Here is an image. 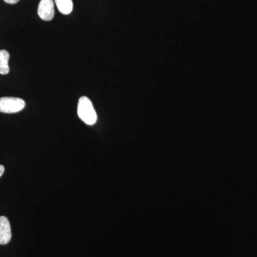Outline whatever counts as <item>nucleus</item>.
I'll use <instances>...</instances> for the list:
<instances>
[{
  "mask_svg": "<svg viewBox=\"0 0 257 257\" xmlns=\"http://www.w3.org/2000/svg\"><path fill=\"white\" fill-rule=\"evenodd\" d=\"M77 113L79 117L85 124L93 125L96 122L97 115L95 109L93 106L92 101L87 96H82L79 99Z\"/></svg>",
  "mask_w": 257,
  "mask_h": 257,
  "instance_id": "f257e3e1",
  "label": "nucleus"
},
{
  "mask_svg": "<svg viewBox=\"0 0 257 257\" xmlns=\"http://www.w3.org/2000/svg\"><path fill=\"white\" fill-rule=\"evenodd\" d=\"M25 106V101L17 97L0 98V112L12 114L23 110Z\"/></svg>",
  "mask_w": 257,
  "mask_h": 257,
  "instance_id": "f03ea898",
  "label": "nucleus"
},
{
  "mask_svg": "<svg viewBox=\"0 0 257 257\" xmlns=\"http://www.w3.org/2000/svg\"><path fill=\"white\" fill-rule=\"evenodd\" d=\"M39 17L45 21H51L55 16L53 0H41L37 10Z\"/></svg>",
  "mask_w": 257,
  "mask_h": 257,
  "instance_id": "7ed1b4c3",
  "label": "nucleus"
},
{
  "mask_svg": "<svg viewBox=\"0 0 257 257\" xmlns=\"http://www.w3.org/2000/svg\"><path fill=\"white\" fill-rule=\"evenodd\" d=\"M11 238V226L9 220L6 216H0V244H7L10 242Z\"/></svg>",
  "mask_w": 257,
  "mask_h": 257,
  "instance_id": "20e7f679",
  "label": "nucleus"
},
{
  "mask_svg": "<svg viewBox=\"0 0 257 257\" xmlns=\"http://www.w3.org/2000/svg\"><path fill=\"white\" fill-rule=\"evenodd\" d=\"M10 53L5 50H0V74H8L10 72Z\"/></svg>",
  "mask_w": 257,
  "mask_h": 257,
  "instance_id": "39448f33",
  "label": "nucleus"
},
{
  "mask_svg": "<svg viewBox=\"0 0 257 257\" xmlns=\"http://www.w3.org/2000/svg\"><path fill=\"white\" fill-rule=\"evenodd\" d=\"M59 11L63 15L70 14L73 10L72 0H55Z\"/></svg>",
  "mask_w": 257,
  "mask_h": 257,
  "instance_id": "423d86ee",
  "label": "nucleus"
},
{
  "mask_svg": "<svg viewBox=\"0 0 257 257\" xmlns=\"http://www.w3.org/2000/svg\"><path fill=\"white\" fill-rule=\"evenodd\" d=\"M4 1L8 4L15 5L17 4L20 0H4Z\"/></svg>",
  "mask_w": 257,
  "mask_h": 257,
  "instance_id": "0eeeda50",
  "label": "nucleus"
},
{
  "mask_svg": "<svg viewBox=\"0 0 257 257\" xmlns=\"http://www.w3.org/2000/svg\"><path fill=\"white\" fill-rule=\"evenodd\" d=\"M5 172V167L4 166L0 165V177H2V175H3Z\"/></svg>",
  "mask_w": 257,
  "mask_h": 257,
  "instance_id": "6e6552de",
  "label": "nucleus"
}]
</instances>
